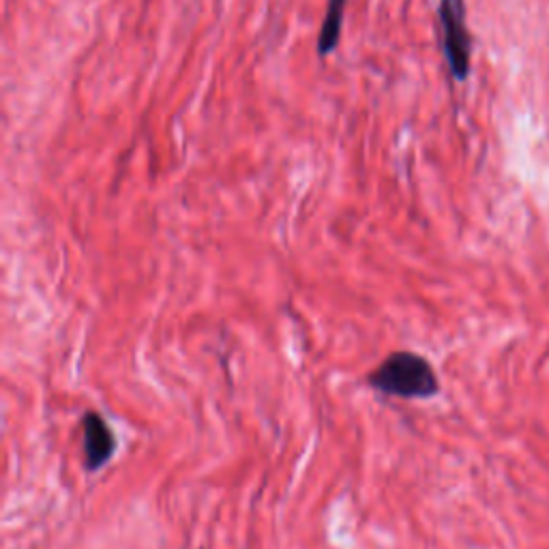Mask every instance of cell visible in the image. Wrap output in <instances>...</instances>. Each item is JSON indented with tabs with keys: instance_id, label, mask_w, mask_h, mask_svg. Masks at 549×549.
Instances as JSON below:
<instances>
[{
	"instance_id": "6da1fadb",
	"label": "cell",
	"mask_w": 549,
	"mask_h": 549,
	"mask_svg": "<svg viewBox=\"0 0 549 549\" xmlns=\"http://www.w3.org/2000/svg\"><path fill=\"white\" fill-rule=\"evenodd\" d=\"M367 387L399 399H429L440 393V380L425 356L397 350L365 376Z\"/></svg>"
},
{
	"instance_id": "7a4b0ae2",
	"label": "cell",
	"mask_w": 549,
	"mask_h": 549,
	"mask_svg": "<svg viewBox=\"0 0 549 549\" xmlns=\"http://www.w3.org/2000/svg\"><path fill=\"white\" fill-rule=\"evenodd\" d=\"M440 24H442L444 56L455 80L464 81L470 73V52L472 39L466 24V3L464 0H440L438 7Z\"/></svg>"
},
{
	"instance_id": "3957f363",
	"label": "cell",
	"mask_w": 549,
	"mask_h": 549,
	"mask_svg": "<svg viewBox=\"0 0 549 549\" xmlns=\"http://www.w3.org/2000/svg\"><path fill=\"white\" fill-rule=\"evenodd\" d=\"M81 425V455H84V470L97 472L110 464L118 449L116 433L107 425V421L97 410L84 412Z\"/></svg>"
},
{
	"instance_id": "277c9868",
	"label": "cell",
	"mask_w": 549,
	"mask_h": 549,
	"mask_svg": "<svg viewBox=\"0 0 549 549\" xmlns=\"http://www.w3.org/2000/svg\"><path fill=\"white\" fill-rule=\"evenodd\" d=\"M347 0H329L326 3V13L322 20V29L318 37V56L326 58L337 50L341 41V26H344V13Z\"/></svg>"
}]
</instances>
